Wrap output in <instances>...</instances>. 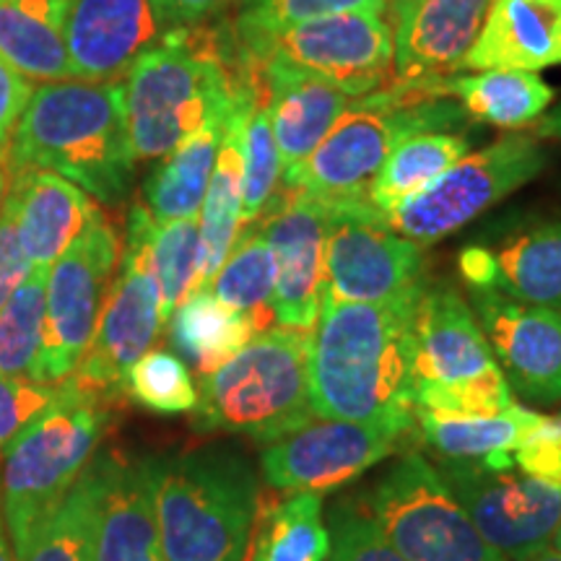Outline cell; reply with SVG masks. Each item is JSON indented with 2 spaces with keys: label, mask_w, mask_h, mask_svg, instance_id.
<instances>
[{
  "label": "cell",
  "mask_w": 561,
  "mask_h": 561,
  "mask_svg": "<svg viewBox=\"0 0 561 561\" xmlns=\"http://www.w3.org/2000/svg\"><path fill=\"white\" fill-rule=\"evenodd\" d=\"M32 91V81L0 55V161L5 157V146H9L11 133L16 128Z\"/></svg>",
  "instance_id": "bcb514c9"
},
{
  "label": "cell",
  "mask_w": 561,
  "mask_h": 561,
  "mask_svg": "<svg viewBox=\"0 0 561 561\" xmlns=\"http://www.w3.org/2000/svg\"><path fill=\"white\" fill-rule=\"evenodd\" d=\"M405 561H502L421 453H405L359 496Z\"/></svg>",
  "instance_id": "ba28073f"
},
{
  "label": "cell",
  "mask_w": 561,
  "mask_h": 561,
  "mask_svg": "<svg viewBox=\"0 0 561 561\" xmlns=\"http://www.w3.org/2000/svg\"><path fill=\"white\" fill-rule=\"evenodd\" d=\"M66 0H0V55L34 81L76 79L62 37Z\"/></svg>",
  "instance_id": "f546056e"
},
{
  "label": "cell",
  "mask_w": 561,
  "mask_h": 561,
  "mask_svg": "<svg viewBox=\"0 0 561 561\" xmlns=\"http://www.w3.org/2000/svg\"><path fill=\"white\" fill-rule=\"evenodd\" d=\"M11 178L60 174L107 206L128 198L136 157L125 123L123 83L47 81L32 91L3 157Z\"/></svg>",
  "instance_id": "7a4b0ae2"
},
{
  "label": "cell",
  "mask_w": 561,
  "mask_h": 561,
  "mask_svg": "<svg viewBox=\"0 0 561 561\" xmlns=\"http://www.w3.org/2000/svg\"><path fill=\"white\" fill-rule=\"evenodd\" d=\"M284 178L278 146L271 130L268 107L263 91L244 123V167H242V227L255 224L278 195V182Z\"/></svg>",
  "instance_id": "74e56055"
},
{
  "label": "cell",
  "mask_w": 561,
  "mask_h": 561,
  "mask_svg": "<svg viewBox=\"0 0 561 561\" xmlns=\"http://www.w3.org/2000/svg\"><path fill=\"white\" fill-rule=\"evenodd\" d=\"M331 533V557L328 561H405L380 525L371 520L359 496L339 500L325 517Z\"/></svg>",
  "instance_id": "60d3db41"
},
{
  "label": "cell",
  "mask_w": 561,
  "mask_h": 561,
  "mask_svg": "<svg viewBox=\"0 0 561 561\" xmlns=\"http://www.w3.org/2000/svg\"><path fill=\"white\" fill-rule=\"evenodd\" d=\"M421 94L455 100L471 121L517 130L536 125L549 112L557 91L530 70H479L413 83Z\"/></svg>",
  "instance_id": "4316f807"
},
{
  "label": "cell",
  "mask_w": 561,
  "mask_h": 561,
  "mask_svg": "<svg viewBox=\"0 0 561 561\" xmlns=\"http://www.w3.org/2000/svg\"><path fill=\"white\" fill-rule=\"evenodd\" d=\"M261 100V81L248 87L231 110L224 130L219 157L210 174L206 198H203L201 227V273L198 291L208 289L210 280L227 261L242 231V167H244V123Z\"/></svg>",
  "instance_id": "484cf974"
},
{
  "label": "cell",
  "mask_w": 561,
  "mask_h": 561,
  "mask_svg": "<svg viewBox=\"0 0 561 561\" xmlns=\"http://www.w3.org/2000/svg\"><path fill=\"white\" fill-rule=\"evenodd\" d=\"M16 234L32 268L50 271L76 237L100 214L94 198L79 185L47 170H30L11 178L5 195Z\"/></svg>",
  "instance_id": "cb8c5ba5"
},
{
  "label": "cell",
  "mask_w": 561,
  "mask_h": 561,
  "mask_svg": "<svg viewBox=\"0 0 561 561\" xmlns=\"http://www.w3.org/2000/svg\"><path fill=\"white\" fill-rule=\"evenodd\" d=\"M559 416H561V413H559Z\"/></svg>",
  "instance_id": "11a10c76"
},
{
  "label": "cell",
  "mask_w": 561,
  "mask_h": 561,
  "mask_svg": "<svg viewBox=\"0 0 561 561\" xmlns=\"http://www.w3.org/2000/svg\"><path fill=\"white\" fill-rule=\"evenodd\" d=\"M3 187H5V182H3V174H0V195H3Z\"/></svg>",
  "instance_id": "f5cc1de1"
},
{
  "label": "cell",
  "mask_w": 561,
  "mask_h": 561,
  "mask_svg": "<svg viewBox=\"0 0 561 561\" xmlns=\"http://www.w3.org/2000/svg\"><path fill=\"white\" fill-rule=\"evenodd\" d=\"M543 416L528 405L512 403L500 413L413 411V432L439 460H483L489 466H515L512 450Z\"/></svg>",
  "instance_id": "83f0119b"
},
{
  "label": "cell",
  "mask_w": 561,
  "mask_h": 561,
  "mask_svg": "<svg viewBox=\"0 0 561 561\" xmlns=\"http://www.w3.org/2000/svg\"><path fill=\"white\" fill-rule=\"evenodd\" d=\"M45 268H32L30 276L11 294L0 310V375L37 382V364L45 341Z\"/></svg>",
  "instance_id": "e575fe53"
},
{
  "label": "cell",
  "mask_w": 561,
  "mask_h": 561,
  "mask_svg": "<svg viewBox=\"0 0 561 561\" xmlns=\"http://www.w3.org/2000/svg\"><path fill=\"white\" fill-rule=\"evenodd\" d=\"M91 561H164L146 458L96 453L83 471Z\"/></svg>",
  "instance_id": "e0dca14e"
},
{
  "label": "cell",
  "mask_w": 561,
  "mask_h": 561,
  "mask_svg": "<svg viewBox=\"0 0 561 561\" xmlns=\"http://www.w3.org/2000/svg\"><path fill=\"white\" fill-rule=\"evenodd\" d=\"M121 252V237L100 210L53 263L47 273L45 341L39 351L37 382L60 385L76 375L94 339Z\"/></svg>",
  "instance_id": "8fae6325"
},
{
  "label": "cell",
  "mask_w": 561,
  "mask_h": 561,
  "mask_svg": "<svg viewBox=\"0 0 561 561\" xmlns=\"http://www.w3.org/2000/svg\"><path fill=\"white\" fill-rule=\"evenodd\" d=\"M388 3H392V0H388Z\"/></svg>",
  "instance_id": "db71d44e"
},
{
  "label": "cell",
  "mask_w": 561,
  "mask_h": 561,
  "mask_svg": "<svg viewBox=\"0 0 561 561\" xmlns=\"http://www.w3.org/2000/svg\"><path fill=\"white\" fill-rule=\"evenodd\" d=\"M413 339V392L471 382L500 369L471 305L447 280L424 289Z\"/></svg>",
  "instance_id": "7402d4cb"
},
{
  "label": "cell",
  "mask_w": 561,
  "mask_h": 561,
  "mask_svg": "<svg viewBox=\"0 0 561 561\" xmlns=\"http://www.w3.org/2000/svg\"><path fill=\"white\" fill-rule=\"evenodd\" d=\"M424 289L380 305L320 301L307 351L314 416L413 426V322Z\"/></svg>",
  "instance_id": "6da1fadb"
},
{
  "label": "cell",
  "mask_w": 561,
  "mask_h": 561,
  "mask_svg": "<svg viewBox=\"0 0 561 561\" xmlns=\"http://www.w3.org/2000/svg\"><path fill=\"white\" fill-rule=\"evenodd\" d=\"M273 286H276V268H273L268 242L257 224H248L210 280L208 291L234 312L244 314L257 335L276 328Z\"/></svg>",
  "instance_id": "d6a6232c"
},
{
  "label": "cell",
  "mask_w": 561,
  "mask_h": 561,
  "mask_svg": "<svg viewBox=\"0 0 561 561\" xmlns=\"http://www.w3.org/2000/svg\"><path fill=\"white\" fill-rule=\"evenodd\" d=\"M310 331L271 328L201 377L193 426L271 445L314 421L307 377Z\"/></svg>",
  "instance_id": "52a82bcc"
},
{
  "label": "cell",
  "mask_w": 561,
  "mask_h": 561,
  "mask_svg": "<svg viewBox=\"0 0 561 561\" xmlns=\"http://www.w3.org/2000/svg\"><path fill=\"white\" fill-rule=\"evenodd\" d=\"M237 50V42H234ZM206 26L174 30L125 73V123L136 161H157L185 138L224 121L257 76Z\"/></svg>",
  "instance_id": "3957f363"
},
{
  "label": "cell",
  "mask_w": 561,
  "mask_h": 561,
  "mask_svg": "<svg viewBox=\"0 0 561 561\" xmlns=\"http://www.w3.org/2000/svg\"><path fill=\"white\" fill-rule=\"evenodd\" d=\"M530 561H561V551H557V549H549V551L538 553V557H536V559H530Z\"/></svg>",
  "instance_id": "f907efd6"
},
{
  "label": "cell",
  "mask_w": 561,
  "mask_h": 561,
  "mask_svg": "<svg viewBox=\"0 0 561 561\" xmlns=\"http://www.w3.org/2000/svg\"><path fill=\"white\" fill-rule=\"evenodd\" d=\"M458 271L468 289L561 312V221H528L494 240L466 244Z\"/></svg>",
  "instance_id": "d6986e66"
},
{
  "label": "cell",
  "mask_w": 561,
  "mask_h": 561,
  "mask_svg": "<svg viewBox=\"0 0 561 561\" xmlns=\"http://www.w3.org/2000/svg\"><path fill=\"white\" fill-rule=\"evenodd\" d=\"M151 265L159 280L161 318L172 312L198 291L201 273V227L198 219L151 224Z\"/></svg>",
  "instance_id": "d590c367"
},
{
  "label": "cell",
  "mask_w": 561,
  "mask_h": 561,
  "mask_svg": "<svg viewBox=\"0 0 561 561\" xmlns=\"http://www.w3.org/2000/svg\"><path fill=\"white\" fill-rule=\"evenodd\" d=\"M151 224L144 206L130 208L125 248L104 297L94 339L70 377L81 388L102 392L112 401L123 396L125 375L151 351L164 325L159 280L151 265Z\"/></svg>",
  "instance_id": "30bf717a"
},
{
  "label": "cell",
  "mask_w": 561,
  "mask_h": 561,
  "mask_svg": "<svg viewBox=\"0 0 561 561\" xmlns=\"http://www.w3.org/2000/svg\"><path fill=\"white\" fill-rule=\"evenodd\" d=\"M157 0H66L62 37L83 81H117L164 37Z\"/></svg>",
  "instance_id": "ffe728a7"
},
{
  "label": "cell",
  "mask_w": 561,
  "mask_h": 561,
  "mask_svg": "<svg viewBox=\"0 0 561 561\" xmlns=\"http://www.w3.org/2000/svg\"><path fill=\"white\" fill-rule=\"evenodd\" d=\"M276 268L273 310L280 328L312 331L325 286V240L331 206L312 195L278 191L276 201L255 221Z\"/></svg>",
  "instance_id": "2e32d148"
},
{
  "label": "cell",
  "mask_w": 561,
  "mask_h": 561,
  "mask_svg": "<svg viewBox=\"0 0 561 561\" xmlns=\"http://www.w3.org/2000/svg\"><path fill=\"white\" fill-rule=\"evenodd\" d=\"M561 66V0H491L462 68L538 70Z\"/></svg>",
  "instance_id": "d4e9b609"
},
{
  "label": "cell",
  "mask_w": 561,
  "mask_h": 561,
  "mask_svg": "<svg viewBox=\"0 0 561 561\" xmlns=\"http://www.w3.org/2000/svg\"><path fill=\"white\" fill-rule=\"evenodd\" d=\"M13 557L16 561H91L83 476L66 502L32 530V536L13 551Z\"/></svg>",
  "instance_id": "ab89813d"
},
{
  "label": "cell",
  "mask_w": 561,
  "mask_h": 561,
  "mask_svg": "<svg viewBox=\"0 0 561 561\" xmlns=\"http://www.w3.org/2000/svg\"><path fill=\"white\" fill-rule=\"evenodd\" d=\"M229 115L182 140L149 172L144 182V208L153 221L198 219Z\"/></svg>",
  "instance_id": "f1b7e54d"
},
{
  "label": "cell",
  "mask_w": 561,
  "mask_h": 561,
  "mask_svg": "<svg viewBox=\"0 0 561 561\" xmlns=\"http://www.w3.org/2000/svg\"><path fill=\"white\" fill-rule=\"evenodd\" d=\"M515 468L530 479L561 486V416H543L512 450Z\"/></svg>",
  "instance_id": "ee69618b"
},
{
  "label": "cell",
  "mask_w": 561,
  "mask_h": 561,
  "mask_svg": "<svg viewBox=\"0 0 561 561\" xmlns=\"http://www.w3.org/2000/svg\"><path fill=\"white\" fill-rule=\"evenodd\" d=\"M325 494L286 491L265 510L252 561H328L331 533L325 525Z\"/></svg>",
  "instance_id": "836d02e7"
},
{
  "label": "cell",
  "mask_w": 561,
  "mask_h": 561,
  "mask_svg": "<svg viewBox=\"0 0 561 561\" xmlns=\"http://www.w3.org/2000/svg\"><path fill=\"white\" fill-rule=\"evenodd\" d=\"M255 70L286 174L318 149L356 100L310 70L289 62L265 60Z\"/></svg>",
  "instance_id": "603a6c76"
},
{
  "label": "cell",
  "mask_w": 561,
  "mask_h": 561,
  "mask_svg": "<svg viewBox=\"0 0 561 561\" xmlns=\"http://www.w3.org/2000/svg\"><path fill=\"white\" fill-rule=\"evenodd\" d=\"M240 3L242 0H157V9L167 32H174L206 26L210 19H219Z\"/></svg>",
  "instance_id": "7dc6e473"
},
{
  "label": "cell",
  "mask_w": 561,
  "mask_h": 561,
  "mask_svg": "<svg viewBox=\"0 0 561 561\" xmlns=\"http://www.w3.org/2000/svg\"><path fill=\"white\" fill-rule=\"evenodd\" d=\"M437 471L502 561H530L551 549L561 523L557 483L483 460H439Z\"/></svg>",
  "instance_id": "7c38bea8"
},
{
  "label": "cell",
  "mask_w": 561,
  "mask_h": 561,
  "mask_svg": "<svg viewBox=\"0 0 561 561\" xmlns=\"http://www.w3.org/2000/svg\"><path fill=\"white\" fill-rule=\"evenodd\" d=\"M424 248L377 219L364 203L331 206L322 299L380 305L424 286Z\"/></svg>",
  "instance_id": "5bb4252c"
},
{
  "label": "cell",
  "mask_w": 561,
  "mask_h": 561,
  "mask_svg": "<svg viewBox=\"0 0 561 561\" xmlns=\"http://www.w3.org/2000/svg\"><path fill=\"white\" fill-rule=\"evenodd\" d=\"M250 68L280 60L310 70L348 96L375 94L392 76V30L385 16L339 13L305 21L265 37L237 42Z\"/></svg>",
  "instance_id": "4fadbf2b"
},
{
  "label": "cell",
  "mask_w": 561,
  "mask_h": 561,
  "mask_svg": "<svg viewBox=\"0 0 561 561\" xmlns=\"http://www.w3.org/2000/svg\"><path fill=\"white\" fill-rule=\"evenodd\" d=\"M58 385H42L32 380L0 375V455L19 437L53 401Z\"/></svg>",
  "instance_id": "7bdbcfd3"
},
{
  "label": "cell",
  "mask_w": 561,
  "mask_h": 561,
  "mask_svg": "<svg viewBox=\"0 0 561 561\" xmlns=\"http://www.w3.org/2000/svg\"><path fill=\"white\" fill-rule=\"evenodd\" d=\"M538 140L512 133L486 149L466 153L380 221L421 248L445 240L546 170L549 151Z\"/></svg>",
  "instance_id": "9c48e42d"
},
{
  "label": "cell",
  "mask_w": 561,
  "mask_h": 561,
  "mask_svg": "<svg viewBox=\"0 0 561 561\" xmlns=\"http://www.w3.org/2000/svg\"><path fill=\"white\" fill-rule=\"evenodd\" d=\"M0 561H16L9 541V533H5V523H3V512H0Z\"/></svg>",
  "instance_id": "681fc988"
},
{
  "label": "cell",
  "mask_w": 561,
  "mask_h": 561,
  "mask_svg": "<svg viewBox=\"0 0 561 561\" xmlns=\"http://www.w3.org/2000/svg\"><path fill=\"white\" fill-rule=\"evenodd\" d=\"M515 403V392L510 390L502 369L491 371L479 380L450 385V388H419L413 392V405L439 413H466V416H483L500 413Z\"/></svg>",
  "instance_id": "b9f144b4"
},
{
  "label": "cell",
  "mask_w": 561,
  "mask_h": 561,
  "mask_svg": "<svg viewBox=\"0 0 561 561\" xmlns=\"http://www.w3.org/2000/svg\"><path fill=\"white\" fill-rule=\"evenodd\" d=\"M167 322L178 356L185 364L191 362L201 377L219 369L255 335L244 314L231 310L208 289L193 291Z\"/></svg>",
  "instance_id": "1f68e13d"
},
{
  "label": "cell",
  "mask_w": 561,
  "mask_h": 561,
  "mask_svg": "<svg viewBox=\"0 0 561 561\" xmlns=\"http://www.w3.org/2000/svg\"><path fill=\"white\" fill-rule=\"evenodd\" d=\"M413 426L388 421L314 419L261 453V473L271 489L325 491L362 479L390 458Z\"/></svg>",
  "instance_id": "9a60e30c"
},
{
  "label": "cell",
  "mask_w": 561,
  "mask_h": 561,
  "mask_svg": "<svg viewBox=\"0 0 561 561\" xmlns=\"http://www.w3.org/2000/svg\"><path fill=\"white\" fill-rule=\"evenodd\" d=\"M123 392L133 403L159 416L193 413L198 405V385L191 367L167 348L146 351L125 375Z\"/></svg>",
  "instance_id": "8d00e7d4"
},
{
  "label": "cell",
  "mask_w": 561,
  "mask_h": 561,
  "mask_svg": "<svg viewBox=\"0 0 561 561\" xmlns=\"http://www.w3.org/2000/svg\"><path fill=\"white\" fill-rule=\"evenodd\" d=\"M466 121L458 102L392 83L388 91L359 96L318 149L280 180L289 191L312 195L328 206L364 203L371 180L398 144L419 133H453Z\"/></svg>",
  "instance_id": "8992f818"
},
{
  "label": "cell",
  "mask_w": 561,
  "mask_h": 561,
  "mask_svg": "<svg viewBox=\"0 0 561 561\" xmlns=\"http://www.w3.org/2000/svg\"><path fill=\"white\" fill-rule=\"evenodd\" d=\"M112 424V398L68 377L53 401L11 442L0 466V512L16 551L66 502L100 453Z\"/></svg>",
  "instance_id": "5b68a950"
},
{
  "label": "cell",
  "mask_w": 561,
  "mask_h": 561,
  "mask_svg": "<svg viewBox=\"0 0 561 561\" xmlns=\"http://www.w3.org/2000/svg\"><path fill=\"white\" fill-rule=\"evenodd\" d=\"M533 136L536 138H549V140H561V102L549 107V112L536 123L533 128Z\"/></svg>",
  "instance_id": "c3c4849f"
},
{
  "label": "cell",
  "mask_w": 561,
  "mask_h": 561,
  "mask_svg": "<svg viewBox=\"0 0 561 561\" xmlns=\"http://www.w3.org/2000/svg\"><path fill=\"white\" fill-rule=\"evenodd\" d=\"M551 549L561 551V523H559V528H557V536H553V541H551Z\"/></svg>",
  "instance_id": "816d5d0a"
},
{
  "label": "cell",
  "mask_w": 561,
  "mask_h": 561,
  "mask_svg": "<svg viewBox=\"0 0 561 561\" xmlns=\"http://www.w3.org/2000/svg\"><path fill=\"white\" fill-rule=\"evenodd\" d=\"M491 0H392V76L419 83L458 73Z\"/></svg>",
  "instance_id": "44dd1931"
},
{
  "label": "cell",
  "mask_w": 561,
  "mask_h": 561,
  "mask_svg": "<svg viewBox=\"0 0 561 561\" xmlns=\"http://www.w3.org/2000/svg\"><path fill=\"white\" fill-rule=\"evenodd\" d=\"M466 153H471V140L460 133H419L398 144L367 193V203L375 208L377 219L424 191Z\"/></svg>",
  "instance_id": "4dcf8cb0"
},
{
  "label": "cell",
  "mask_w": 561,
  "mask_h": 561,
  "mask_svg": "<svg viewBox=\"0 0 561 561\" xmlns=\"http://www.w3.org/2000/svg\"><path fill=\"white\" fill-rule=\"evenodd\" d=\"M30 271L32 265L21 250L11 206L3 201V206H0V310L9 305L11 294L19 289L21 280L30 276Z\"/></svg>",
  "instance_id": "f6af8a7d"
},
{
  "label": "cell",
  "mask_w": 561,
  "mask_h": 561,
  "mask_svg": "<svg viewBox=\"0 0 561 561\" xmlns=\"http://www.w3.org/2000/svg\"><path fill=\"white\" fill-rule=\"evenodd\" d=\"M491 354L515 396L528 403L561 401V312L515 301L489 289H468Z\"/></svg>",
  "instance_id": "ac0fdd59"
},
{
  "label": "cell",
  "mask_w": 561,
  "mask_h": 561,
  "mask_svg": "<svg viewBox=\"0 0 561 561\" xmlns=\"http://www.w3.org/2000/svg\"><path fill=\"white\" fill-rule=\"evenodd\" d=\"M153 520L164 561H244L261 479L234 445L149 455Z\"/></svg>",
  "instance_id": "277c9868"
},
{
  "label": "cell",
  "mask_w": 561,
  "mask_h": 561,
  "mask_svg": "<svg viewBox=\"0 0 561 561\" xmlns=\"http://www.w3.org/2000/svg\"><path fill=\"white\" fill-rule=\"evenodd\" d=\"M234 39L250 42L271 32L289 30L305 21L339 16V13H371L385 16L388 0H242L237 5Z\"/></svg>",
  "instance_id": "f35d334b"
}]
</instances>
